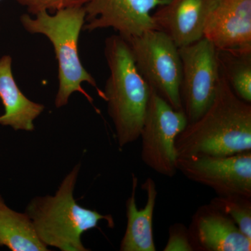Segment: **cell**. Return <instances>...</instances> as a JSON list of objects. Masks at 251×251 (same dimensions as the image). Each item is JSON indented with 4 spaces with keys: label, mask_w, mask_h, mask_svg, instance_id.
Returning <instances> with one entry per match:
<instances>
[{
    "label": "cell",
    "mask_w": 251,
    "mask_h": 251,
    "mask_svg": "<svg viewBox=\"0 0 251 251\" xmlns=\"http://www.w3.org/2000/svg\"><path fill=\"white\" fill-rule=\"evenodd\" d=\"M175 149L177 158L251 151V103L234 93L222 73L210 106L179 133Z\"/></svg>",
    "instance_id": "obj_1"
},
{
    "label": "cell",
    "mask_w": 251,
    "mask_h": 251,
    "mask_svg": "<svg viewBox=\"0 0 251 251\" xmlns=\"http://www.w3.org/2000/svg\"><path fill=\"white\" fill-rule=\"evenodd\" d=\"M0 247L12 251H48L25 213L13 210L0 196Z\"/></svg>",
    "instance_id": "obj_15"
},
{
    "label": "cell",
    "mask_w": 251,
    "mask_h": 251,
    "mask_svg": "<svg viewBox=\"0 0 251 251\" xmlns=\"http://www.w3.org/2000/svg\"><path fill=\"white\" fill-rule=\"evenodd\" d=\"M182 63L181 99L188 124L197 120L215 97L221 72L219 51L202 38L179 48Z\"/></svg>",
    "instance_id": "obj_7"
},
{
    "label": "cell",
    "mask_w": 251,
    "mask_h": 251,
    "mask_svg": "<svg viewBox=\"0 0 251 251\" xmlns=\"http://www.w3.org/2000/svg\"><path fill=\"white\" fill-rule=\"evenodd\" d=\"M0 1H1V0H0Z\"/></svg>",
    "instance_id": "obj_20"
},
{
    "label": "cell",
    "mask_w": 251,
    "mask_h": 251,
    "mask_svg": "<svg viewBox=\"0 0 251 251\" xmlns=\"http://www.w3.org/2000/svg\"><path fill=\"white\" fill-rule=\"evenodd\" d=\"M11 65V56L0 58V99L5 111L0 116V125L9 126L15 130L32 131L34 120L40 116L45 106L29 100L21 92L15 80Z\"/></svg>",
    "instance_id": "obj_14"
},
{
    "label": "cell",
    "mask_w": 251,
    "mask_h": 251,
    "mask_svg": "<svg viewBox=\"0 0 251 251\" xmlns=\"http://www.w3.org/2000/svg\"><path fill=\"white\" fill-rule=\"evenodd\" d=\"M219 51L221 73L234 93L251 103V52Z\"/></svg>",
    "instance_id": "obj_16"
},
{
    "label": "cell",
    "mask_w": 251,
    "mask_h": 251,
    "mask_svg": "<svg viewBox=\"0 0 251 251\" xmlns=\"http://www.w3.org/2000/svg\"><path fill=\"white\" fill-rule=\"evenodd\" d=\"M214 0H168L152 15L157 29L164 31L178 48L203 38L206 18Z\"/></svg>",
    "instance_id": "obj_12"
},
{
    "label": "cell",
    "mask_w": 251,
    "mask_h": 251,
    "mask_svg": "<svg viewBox=\"0 0 251 251\" xmlns=\"http://www.w3.org/2000/svg\"><path fill=\"white\" fill-rule=\"evenodd\" d=\"M138 178L132 176V191L126 202L127 225L125 235L120 243L121 251H155L153 233V218L156 206V185L154 180L148 177L142 185L147 195V202L143 209H138L136 192Z\"/></svg>",
    "instance_id": "obj_13"
},
{
    "label": "cell",
    "mask_w": 251,
    "mask_h": 251,
    "mask_svg": "<svg viewBox=\"0 0 251 251\" xmlns=\"http://www.w3.org/2000/svg\"><path fill=\"white\" fill-rule=\"evenodd\" d=\"M210 204L230 218L239 229L251 239V198L242 195L217 196Z\"/></svg>",
    "instance_id": "obj_17"
},
{
    "label": "cell",
    "mask_w": 251,
    "mask_h": 251,
    "mask_svg": "<svg viewBox=\"0 0 251 251\" xmlns=\"http://www.w3.org/2000/svg\"><path fill=\"white\" fill-rule=\"evenodd\" d=\"M164 251H194L188 227L184 224L176 223L170 226L168 239Z\"/></svg>",
    "instance_id": "obj_19"
},
{
    "label": "cell",
    "mask_w": 251,
    "mask_h": 251,
    "mask_svg": "<svg viewBox=\"0 0 251 251\" xmlns=\"http://www.w3.org/2000/svg\"><path fill=\"white\" fill-rule=\"evenodd\" d=\"M31 17L23 14L21 17L23 27L30 34L46 36L53 46L58 63L59 88L56 95V108L69 103L72 94L80 92L92 103V97L84 90L82 83L87 82L97 89L104 100L103 91L99 88L95 79L82 66L78 54V40L85 23L84 6L59 10L50 14L42 11Z\"/></svg>",
    "instance_id": "obj_4"
},
{
    "label": "cell",
    "mask_w": 251,
    "mask_h": 251,
    "mask_svg": "<svg viewBox=\"0 0 251 251\" xmlns=\"http://www.w3.org/2000/svg\"><path fill=\"white\" fill-rule=\"evenodd\" d=\"M203 37L219 51L251 52V0H214Z\"/></svg>",
    "instance_id": "obj_10"
},
{
    "label": "cell",
    "mask_w": 251,
    "mask_h": 251,
    "mask_svg": "<svg viewBox=\"0 0 251 251\" xmlns=\"http://www.w3.org/2000/svg\"><path fill=\"white\" fill-rule=\"evenodd\" d=\"M187 125L184 110H175L151 87L140 135L142 161L158 174L174 176L177 172L175 142Z\"/></svg>",
    "instance_id": "obj_6"
},
{
    "label": "cell",
    "mask_w": 251,
    "mask_h": 251,
    "mask_svg": "<svg viewBox=\"0 0 251 251\" xmlns=\"http://www.w3.org/2000/svg\"><path fill=\"white\" fill-rule=\"evenodd\" d=\"M126 41L137 69L150 87L175 110H183L182 63L173 39L164 31L151 29Z\"/></svg>",
    "instance_id": "obj_5"
},
{
    "label": "cell",
    "mask_w": 251,
    "mask_h": 251,
    "mask_svg": "<svg viewBox=\"0 0 251 251\" xmlns=\"http://www.w3.org/2000/svg\"><path fill=\"white\" fill-rule=\"evenodd\" d=\"M188 229L194 251H251V239L210 203L198 208Z\"/></svg>",
    "instance_id": "obj_11"
},
{
    "label": "cell",
    "mask_w": 251,
    "mask_h": 251,
    "mask_svg": "<svg viewBox=\"0 0 251 251\" xmlns=\"http://www.w3.org/2000/svg\"><path fill=\"white\" fill-rule=\"evenodd\" d=\"M26 8L28 14L35 16L42 11L52 12L69 8L82 7L90 0H16Z\"/></svg>",
    "instance_id": "obj_18"
},
{
    "label": "cell",
    "mask_w": 251,
    "mask_h": 251,
    "mask_svg": "<svg viewBox=\"0 0 251 251\" xmlns=\"http://www.w3.org/2000/svg\"><path fill=\"white\" fill-rule=\"evenodd\" d=\"M168 0H90L84 30L112 28L125 40L157 29L151 11Z\"/></svg>",
    "instance_id": "obj_9"
},
{
    "label": "cell",
    "mask_w": 251,
    "mask_h": 251,
    "mask_svg": "<svg viewBox=\"0 0 251 251\" xmlns=\"http://www.w3.org/2000/svg\"><path fill=\"white\" fill-rule=\"evenodd\" d=\"M176 168L185 177L211 188L217 196L251 198V150L227 156L178 157Z\"/></svg>",
    "instance_id": "obj_8"
},
{
    "label": "cell",
    "mask_w": 251,
    "mask_h": 251,
    "mask_svg": "<svg viewBox=\"0 0 251 251\" xmlns=\"http://www.w3.org/2000/svg\"><path fill=\"white\" fill-rule=\"evenodd\" d=\"M80 168V163L74 167L54 196L32 198L26 206L25 213L31 220L38 237L48 247L62 251H87L81 240L82 234L97 227L102 220L114 226L111 216L82 207L74 199Z\"/></svg>",
    "instance_id": "obj_3"
},
{
    "label": "cell",
    "mask_w": 251,
    "mask_h": 251,
    "mask_svg": "<svg viewBox=\"0 0 251 251\" xmlns=\"http://www.w3.org/2000/svg\"><path fill=\"white\" fill-rule=\"evenodd\" d=\"M104 54L110 70L104 100L122 148L140 138L151 87L137 69L129 46L122 36L107 38Z\"/></svg>",
    "instance_id": "obj_2"
}]
</instances>
